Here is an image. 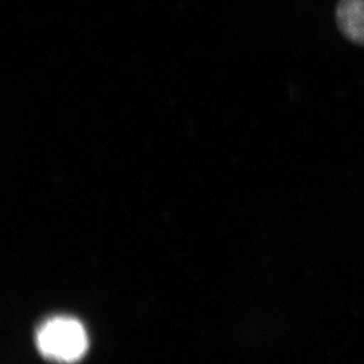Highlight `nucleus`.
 Masks as SVG:
<instances>
[{
  "label": "nucleus",
  "mask_w": 364,
  "mask_h": 364,
  "mask_svg": "<svg viewBox=\"0 0 364 364\" xmlns=\"http://www.w3.org/2000/svg\"><path fill=\"white\" fill-rule=\"evenodd\" d=\"M335 22L344 38L364 46V0H338Z\"/></svg>",
  "instance_id": "nucleus-2"
},
{
  "label": "nucleus",
  "mask_w": 364,
  "mask_h": 364,
  "mask_svg": "<svg viewBox=\"0 0 364 364\" xmlns=\"http://www.w3.org/2000/svg\"><path fill=\"white\" fill-rule=\"evenodd\" d=\"M36 341L43 356L61 363L76 362L88 348L85 328L68 316H55L43 321L36 333Z\"/></svg>",
  "instance_id": "nucleus-1"
}]
</instances>
